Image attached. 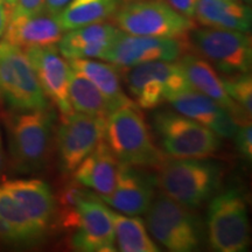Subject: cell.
Returning a JSON list of instances; mask_svg holds the SVG:
<instances>
[{
    "instance_id": "6da1fadb",
    "label": "cell",
    "mask_w": 252,
    "mask_h": 252,
    "mask_svg": "<svg viewBox=\"0 0 252 252\" xmlns=\"http://www.w3.org/2000/svg\"><path fill=\"white\" fill-rule=\"evenodd\" d=\"M63 228L71 231L70 244L82 252L117 250L110 209L96 193L68 188L62 195Z\"/></svg>"
},
{
    "instance_id": "7a4b0ae2",
    "label": "cell",
    "mask_w": 252,
    "mask_h": 252,
    "mask_svg": "<svg viewBox=\"0 0 252 252\" xmlns=\"http://www.w3.org/2000/svg\"><path fill=\"white\" fill-rule=\"evenodd\" d=\"M158 168L156 181L162 193L190 209L210 200L224 175L220 162L207 158L163 159Z\"/></svg>"
},
{
    "instance_id": "3957f363",
    "label": "cell",
    "mask_w": 252,
    "mask_h": 252,
    "mask_svg": "<svg viewBox=\"0 0 252 252\" xmlns=\"http://www.w3.org/2000/svg\"><path fill=\"white\" fill-rule=\"evenodd\" d=\"M104 140L122 163L135 167H158L165 159L135 103L121 106L106 119Z\"/></svg>"
},
{
    "instance_id": "277c9868",
    "label": "cell",
    "mask_w": 252,
    "mask_h": 252,
    "mask_svg": "<svg viewBox=\"0 0 252 252\" xmlns=\"http://www.w3.org/2000/svg\"><path fill=\"white\" fill-rule=\"evenodd\" d=\"M5 119L14 168L20 173L41 171L48 161L52 145L53 115L48 108L11 111Z\"/></svg>"
},
{
    "instance_id": "5b68a950",
    "label": "cell",
    "mask_w": 252,
    "mask_h": 252,
    "mask_svg": "<svg viewBox=\"0 0 252 252\" xmlns=\"http://www.w3.org/2000/svg\"><path fill=\"white\" fill-rule=\"evenodd\" d=\"M146 214L150 234L173 252L197 250L204 239L200 217L163 193L158 194Z\"/></svg>"
},
{
    "instance_id": "8992f818",
    "label": "cell",
    "mask_w": 252,
    "mask_h": 252,
    "mask_svg": "<svg viewBox=\"0 0 252 252\" xmlns=\"http://www.w3.org/2000/svg\"><path fill=\"white\" fill-rule=\"evenodd\" d=\"M0 104L11 111L48 108L30 60L21 48L0 41Z\"/></svg>"
},
{
    "instance_id": "52a82bcc",
    "label": "cell",
    "mask_w": 252,
    "mask_h": 252,
    "mask_svg": "<svg viewBox=\"0 0 252 252\" xmlns=\"http://www.w3.org/2000/svg\"><path fill=\"white\" fill-rule=\"evenodd\" d=\"M118 28L143 36L184 37L196 25L173 9L163 0H126L113 13Z\"/></svg>"
},
{
    "instance_id": "ba28073f",
    "label": "cell",
    "mask_w": 252,
    "mask_h": 252,
    "mask_svg": "<svg viewBox=\"0 0 252 252\" xmlns=\"http://www.w3.org/2000/svg\"><path fill=\"white\" fill-rule=\"evenodd\" d=\"M152 127L163 152L171 158H208L220 147L215 132L176 111L154 113Z\"/></svg>"
},
{
    "instance_id": "9c48e42d",
    "label": "cell",
    "mask_w": 252,
    "mask_h": 252,
    "mask_svg": "<svg viewBox=\"0 0 252 252\" xmlns=\"http://www.w3.org/2000/svg\"><path fill=\"white\" fill-rule=\"evenodd\" d=\"M188 40L191 48L225 76L250 72L251 36L244 32L195 27L189 32Z\"/></svg>"
},
{
    "instance_id": "30bf717a",
    "label": "cell",
    "mask_w": 252,
    "mask_h": 252,
    "mask_svg": "<svg viewBox=\"0 0 252 252\" xmlns=\"http://www.w3.org/2000/svg\"><path fill=\"white\" fill-rule=\"evenodd\" d=\"M208 238L214 250L244 252L249 247L248 208L243 195L228 189L212 197L207 214Z\"/></svg>"
},
{
    "instance_id": "8fae6325",
    "label": "cell",
    "mask_w": 252,
    "mask_h": 252,
    "mask_svg": "<svg viewBox=\"0 0 252 252\" xmlns=\"http://www.w3.org/2000/svg\"><path fill=\"white\" fill-rule=\"evenodd\" d=\"M128 91L141 109H154L174 94L190 89L179 62L151 61L126 68Z\"/></svg>"
},
{
    "instance_id": "7c38bea8",
    "label": "cell",
    "mask_w": 252,
    "mask_h": 252,
    "mask_svg": "<svg viewBox=\"0 0 252 252\" xmlns=\"http://www.w3.org/2000/svg\"><path fill=\"white\" fill-rule=\"evenodd\" d=\"M188 35L184 37L132 35L121 31L104 56L121 69L151 61H176L190 50Z\"/></svg>"
},
{
    "instance_id": "4fadbf2b",
    "label": "cell",
    "mask_w": 252,
    "mask_h": 252,
    "mask_svg": "<svg viewBox=\"0 0 252 252\" xmlns=\"http://www.w3.org/2000/svg\"><path fill=\"white\" fill-rule=\"evenodd\" d=\"M106 121L81 112L63 115L58 131L60 165L64 174H72L77 166L104 139Z\"/></svg>"
},
{
    "instance_id": "5bb4252c",
    "label": "cell",
    "mask_w": 252,
    "mask_h": 252,
    "mask_svg": "<svg viewBox=\"0 0 252 252\" xmlns=\"http://www.w3.org/2000/svg\"><path fill=\"white\" fill-rule=\"evenodd\" d=\"M23 50L47 98L53 100L62 115L74 112L68 94L71 67L56 45L34 46Z\"/></svg>"
},
{
    "instance_id": "9a60e30c",
    "label": "cell",
    "mask_w": 252,
    "mask_h": 252,
    "mask_svg": "<svg viewBox=\"0 0 252 252\" xmlns=\"http://www.w3.org/2000/svg\"><path fill=\"white\" fill-rule=\"evenodd\" d=\"M154 179L134 166L119 162L117 181L110 194L98 195L113 209L135 216L145 214L154 198Z\"/></svg>"
},
{
    "instance_id": "2e32d148",
    "label": "cell",
    "mask_w": 252,
    "mask_h": 252,
    "mask_svg": "<svg viewBox=\"0 0 252 252\" xmlns=\"http://www.w3.org/2000/svg\"><path fill=\"white\" fill-rule=\"evenodd\" d=\"M167 102L176 112L210 128L220 138H232L237 130V122L224 106L193 88L169 97Z\"/></svg>"
},
{
    "instance_id": "e0dca14e",
    "label": "cell",
    "mask_w": 252,
    "mask_h": 252,
    "mask_svg": "<svg viewBox=\"0 0 252 252\" xmlns=\"http://www.w3.org/2000/svg\"><path fill=\"white\" fill-rule=\"evenodd\" d=\"M64 33L59 14L41 9L30 15L12 17L4 40L21 49L34 46L56 45Z\"/></svg>"
},
{
    "instance_id": "ac0fdd59",
    "label": "cell",
    "mask_w": 252,
    "mask_h": 252,
    "mask_svg": "<svg viewBox=\"0 0 252 252\" xmlns=\"http://www.w3.org/2000/svg\"><path fill=\"white\" fill-rule=\"evenodd\" d=\"M179 64L181 65L188 83L194 90L206 94L224 106L238 125L251 122V118H249L237 104L230 98L223 86L222 77H220L217 70L209 62L195 54L186 53L179 59Z\"/></svg>"
},
{
    "instance_id": "d6986e66",
    "label": "cell",
    "mask_w": 252,
    "mask_h": 252,
    "mask_svg": "<svg viewBox=\"0 0 252 252\" xmlns=\"http://www.w3.org/2000/svg\"><path fill=\"white\" fill-rule=\"evenodd\" d=\"M121 30L104 21L67 31L59 41L60 53L67 60H103Z\"/></svg>"
},
{
    "instance_id": "ffe728a7",
    "label": "cell",
    "mask_w": 252,
    "mask_h": 252,
    "mask_svg": "<svg viewBox=\"0 0 252 252\" xmlns=\"http://www.w3.org/2000/svg\"><path fill=\"white\" fill-rule=\"evenodd\" d=\"M1 186L18 201L34 225L43 234L55 212V198L49 186L39 179L11 180Z\"/></svg>"
},
{
    "instance_id": "44dd1931",
    "label": "cell",
    "mask_w": 252,
    "mask_h": 252,
    "mask_svg": "<svg viewBox=\"0 0 252 252\" xmlns=\"http://www.w3.org/2000/svg\"><path fill=\"white\" fill-rule=\"evenodd\" d=\"M118 166V159L103 139L72 174L77 184L93 189L94 193L98 195H106L115 188Z\"/></svg>"
},
{
    "instance_id": "7402d4cb",
    "label": "cell",
    "mask_w": 252,
    "mask_h": 252,
    "mask_svg": "<svg viewBox=\"0 0 252 252\" xmlns=\"http://www.w3.org/2000/svg\"><path fill=\"white\" fill-rule=\"evenodd\" d=\"M194 18L204 27L244 33L251 28V9L239 1L196 0Z\"/></svg>"
},
{
    "instance_id": "603a6c76",
    "label": "cell",
    "mask_w": 252,
    "mask_h": 252,
    "mask_svg": "<svg viewBox=\"0 0 252 252\" xmlns=\"http://www.w3.org/2000/svg\"><path fill=\"white\" fill-rule=\"evenodd\" d=\"M70 67L98 88L109 102L112 111L121 106L134 103L126 96L122 87L119 68L112 63L96 61L94 59H72L68 60Z\"/></svg>"
},
{
    "instance_id": "cb8c5ba5",
    "label": "cell",
    "mask_w": 252,
    "mask_h": 252,
    "mask_svg": "<svg viewBox=\"0 0 252 252\" xmlns=\"http://www.w3.org/2000/svg\"><path fill=\"white\" fill-rule=\"evenodd\" d=\"M69 100L74 111L108 119L112 110L104 94L90 80L71 68L68 87Z\"/></svg>"
},
{
    "instance_id": "d4e9b609",
    "label": "cell",
    "mask_w": 252,
    "mask_h": 252,
    "mask_svg": "<svg viewBox=\"0 0 252 252\" xmlns=\"http://www.w3.org/2000/svg\"><path fill=\"white\" fill-rule=\"evenodd\" d=\"M119 0H71L59 14L63 31L100 23L112 17Z\"/></svg>"
},
{
    "instance_id": "484cf974",
    "label": "cell",
    "mask_w": 252,
    "mask_h": 252,
    "mask_svg": "<svg viewBox=\"0 0 252 252\" xmlns=\"http://www.w3.org/2000/svg\"><path fill=\"white\" fill-rule=\"evenodd\" d=\"M115 241L118 250L122 252H158L157 244L150 237L144 220L137 215L133 217L110 210ZM116 245V247H117Z\"/></svg>"
},
{
    "instance_id": "4316f807",
    "label": "cell",
    "mask_w": 252,
    "mask_h": 252,
    "mask_svg": "<svg viewBox=\"0 0 252 252\" xmlns=\"http://www.w3.org/2000/svg\"><path fill=\"white\" fill-rule=\"evenodd\" d=\"M0 215L14 230L19 243H31L43 235L34 225L23 207L1 185H0Z\"/></svg>"
},
{
    "instance_id": "83f0119b",
    "label": "cell",
    "mask_w": 252,
    "mask_h": 252,
    "mask_svg": "<svg viewBox=\"0 0 252 252\" xmlns=\"http://www.w3.org/2000/svg\"><path fill=\"white\" fill-rule=\"evenodd\" d=\"M223 86L234 102L249 118L252 116V78L250 72L229 75L222 78Z\"/></svg>"
},
{
    "instance_id": "f1b7e54d",
    "label": "cell",
    "mask_w": 252,
    "mask_h": 252,
    "mask_svg": "<svg viewBox=\"0 0 252 252\" xmlns=\"http://www.w3.org/2000/svg\"><path fill=\"white\" fill-rule=\"evenodd\" d=\"M235 143L238 152L245 159L251 161L252 159V125L251 122L239 124L237 126L235 134Z\"/></svg>"
},
{
    "instance_id": "f546056e",
    "label": "cell",
    "mask_w": 252,
    "mask_h": 252,
    "mask_svg": "<svg viewBox=\"0 0 252 252\" xmlns=\"http://www.w3.org/2000/svg\"><path fill=\"white\" fill-rule=\"evenodd\" d=\"M43 4H45V0H17L12 17L36 13L43 8Z\"/></svg>"
},
{
    "instance_id": "4dcf8cb0",
    "label": "cell",
    "mask_w": 252,
    "mask_h": 252,
    "mask_svg": "<svg viewBox=\"0 0 252 252\" xmlns=\"http://www.w3.org/2000/svg\"><path fill=\"white\" fill-rule=\"evenodd\" d=\"M178 13L188 19H193L195 15L196 0H163Z\"/></svg>"
},
{
    "instance_id": "1f68e13d",
    "label": "cell",
    "mask_w": 252,
    "mask_h": 252,
    "mask_svg": "<svg viewBox=\"0 0 252 252\" xmlns=\"http://www.w3.org/2000/svg\"><path fill=\"white\" fill-rule=\"evenodd\" d=\"M12 13H13V6L5 1H0V41L5 35V32L11 21Z\"/></svg>"
},
{
    "instance_id": "d6a6232c",
    "label": "cell",
    "mask_w": 252,
    "mask_h": 252,
    "mask_svg": "<svg viewBox=\"0 0 252 252\" xmlns=\"http://www.w3.org/2000/svg\"><path fill=\"white\" fill-rule=\"evenodd\" d=\"M0 239L8 243H19V239L14 230L0 215Z\"/></svg>"
},
{
    "instance_id": "836d02e7",
    "label": "cell",
    "mask_w": 252,
    "mask_h": 252,
    "mask_svg": "<svg viewBox=\"0 0 252 252\" xmlns=\"http://www.w3.org/2000/svg\"><path fill=\"white\" fill-rule=\"evenodd\" d=\"M70 1L71 0H45L43 9H46L49 13L60 14Z\"/></svg>"
},
{
    "instance_id": "e575fe53",
    "label": "cell",
    "mask_w": 252,
    "mask_h": 252,
    "mask_svg": "<svg viewBox=\"0 0 252 252\" xmlns=\"http://www.w3.org/2000/svg\"><path fill=\"white\" fill-rule=\"evenodd\" d=\"M2 163H4V151H2V140H1V132H0V172H1Z\"/></svg>"
},
{
    "instance_id": "d590c367",
    "label": "cell",
    "mask_w": 252,
    "mask_h": 252,
    "mask_svg": "<svg viewBox=\"0 0 252 252\" xmlns=\"http://www.w3.org/2000/svg\"><path fill=\"white\" fill-rule=\"evenodd\" d=\"M239 1H245V2H250L251 0H239Z\"/></svg>"
},
{
    "instance_id": "8d00e7d4",
    "label": "cell",
    "mask_w": 252,
    "mask_h": 252,
    "mask_svg": "<svg viewBox=\"0 0 252 252\" xmlns=\"http://www.w3.org/2000/svg\"><path fill=\"white\" fill-rule=\"evenodd\" d=\"M224 1H239V0H224Z\"/></svg>"
}]
</instances>
